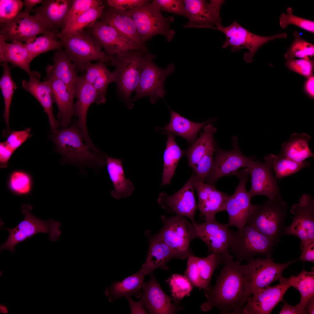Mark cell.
Masks as SVG:
<instances>
[{
  "label": "cell",
  "instance_id": "obj_1",
  "mask_svg": "<svg viewBox=\"0 0 314 314\" xmlns=\"http://www.w3.org/2000/svg\"><path fill=\"white\" fill-rule=\"evenodd\" d=\"M241 262L230 259L224 263L214 287L205 291L207 301L200 310L208 312L216 307L222 313L240 314L246 279Z\"/></svg>",
  "mask_w": 314,
  "mask_h": 314
},
{
  "label": "cell",
  "instance_id": "obj_2",
  "mask_svg": "<svg viewBox=\"0 0 314 314\" xmlns=\"http://www.w3.org/2000/svg\"><path fill=\"white\" fill-rule=\"evenodd\" d=\"M287 208L280 194L261 204L253 205L245 226L253 227L276 246L283 236Z\"/></svg>",
  "mask_w": 314,
  "mask_h": 314
},
{
  "label": "cell",
  "instance_id": "obj_3",
  "mask_svg": "<svg viewBox=\"0 0 314 314\" xmlns=\"http://www.w3.org/2000/svg\"><path fill=\"white\" fill-rule=\"evenodd\" d=\"M52 140L57 151L68 162L80 166L98 167L106 164L107 156L90 151L83 142L79 129L74 125L58 131L52 136Z\"/></svg>",
  "mask_w": 314,
  "mask_h": 314
},
{
  "label": "cell",
  "instance_id": "obj_4",
  "mask_svg": "<svg viewBox=\"0 0 314 314\" xmlns=\"http://www.w3.org/2000/svg\"><path fill=\"white\" fill-rule=\"evenodd\" d=\"M147 52L142 50H129L118 53L112 57L111 65L116 67L115 82L118 94L129 109L133 107L130 97L138 87Z\"/></svg>",
  "mask_w": 314,
  "mask_h": 314
},
{
  "label": "cell",
  "instance_id": "obj_5",
  "mask_svg": "<svg viewBox=\"0 0 314 314\" xmlns=\"http://www.w3.org/2000/svg\"><path fill=\"white\" fill-rule=\"evenodd\" d=\"M32 208L29 204H23L21 208L24 215L22 221L15 228H1L7 230L9 235L6 242L1 245V252L7 249L14 253L17 245L39 233L48 234V238L51 241L58 240L61 233L60 229L61 223L53 219L45 220L39 219L31 213Z\"/></svg>",
  "mask_w": 314,
  "mask_h": 314
},
{
  "label": "cell",
  "instance_id": "obj_6",
  "mask_svg": "<svg viewBox=\"0 0 314 314\" xmlns=\"http://www.w3.org/2000/svg\"><path fill=\"white\" fill-rule=\"evenodd\" d=\"M149 1L128 11L142 42L144 45L148 40L158 34L163 35L168 41H170L175 34L170 27L174 17H165L156 4Z\"/></svg>",
  "mask_w": 314,
  "mask_h": 314
},
{
  "label": "cell",
  "instance_id": "obj_7",
  "mask_svg": "<svg viewBox=\"0 0 314 314\" xmlns=\"http://www.w3.org/2000/svg\"><path fill=\"white\" fill-rule=\"evenodd\" d=\"M297 260L283 264L275 263L271 257L266 258H254L248 260L244 265L246 283L243 295V306L247 299L257 291L270 286L274 281L283 277V271Z\"/></svg>",
  "mask_w": 314,
  "mask_h": 314
},
{
  "label": "cell",
  "instance_id": "obj_8",
  "mask_svg": "<svg viewBox=\"0 0 314 314\" xmlns=\"http://www.w3.org/2000/svg\"><path fill=\"white\" fill-rule=\"evenodd\" d=\"M60 41L78 72H83L85 66L93 61L111 65L112 58L102 51L101 44L89 31L85 29Z\"/></svg>",
  "mask_w": 314,
  "mask_h": 314
},
{
  "label": "cell",
  "instance_id": "obj_9",
  "mask_svg": "<svg viewBox=\"0 0 314 314\" xmlns=\"http://www.w3.org/2000/svg\"><path fill=\"white\" fill-rule=\"evenodd\" d=\"M185 217L177 215L161 217L164 225L154 236L163 241L177 255L178 259H184L192 254L189 246L190 241L196 238V223L194 224Z\"/></svg>",
  "mask_w": 314,
  "mask_h": 314
},
{
  "label": "cell",
  "instance_id": "obj_10",
  "mask_svg": "<svg viewBox=\"0 0 314 314\" xmlns=\"http://www.w3.org/2000/svg\"><path fill=\"white\" fill-rule=\"evenodd\" d=\"M274 246L271 240L251 226H245L236 232L230 230L229 249L231 255L240 262L256 254L271 257Z\"/></svg>",
  "mask_w": 314,
  "mask_h": 314
},
{
  "label": "cell",
  "instance_id": "obj_11",
  "mask_svg": "<svg viewBox=\"0 0 314 314\" xmlns=\"http://www.w3.org/2000/svg\"><path fill=\"white\" fill-rule=\"evenodd\" d=\"M155 57L154 54L149 52L144 55L139 83L135 91V95L131 99L133 103L148 97L151 103L154 104L166 93L164 89V82L166 77L174 72L175 67L170 64L166 69H161L154 62Z\"/></svg>",
  "mask_w": 314,
  "mask_h": 314
},
{
  "label": "cell",
  "instance_id": "obj_12",
  "mask_svg": "<svg viewBox=\"0 0 314 314\" xmlns=\"http://www.w3.org/2000/svg\"><path fill=\"white\" fill-rule=\"evenodd\" d=\"M215 29L221 31L226 36V40L222 45L223 48L230 46L233 52L239 51L242 49H248V51L244 53L243 56L245 61L248 63L252 62L256 52L265 43L278 38H286L288 36L286 32L270 36L257 35L245 28L235 20L228 26H222Z\"/></svg>",
  "mask_w": 314,
  "mask_h": 314
},
{
  "label": "cell",
  "instance_id": "obj_13",
  "mask_svg": "<svg viewBox=\"0 0 314 314\" xmlns=\"http://www.w3.org/2000/svg\"><path fill=\"white\" fill-rule=\"evenodd\" d=\"M291 212L295 216L292 217L290 224L285 227L283 236L292 235L301 240L300 248L314 242V200L310 195L303 194L298 203L294 204Z\"/></svg>",
  "mask_w": 314,
  "mask_h": 314
},
{
  "label": "cell",
  "instance_id": "obj_14",
  "mask_svg": "<svg viewBox=\"0 0 314 314\" xmlns=\"http://www.w3.org/2000/svg\"><path fill=\"white\" fill-rule=\"evenodd\" d=\"M249 175L247 168L237 172L235 175L239 179V183L234 194L229 196L225 205V210L229 215L228 224L238 229L245 226L253 206L246 188Z\"/></svg>",
  "mask_w": 314,
  "mask_h": 314
},
{
  "label": "cell",
  "instance_id": "obj_15",
  "mask_svg": "<svg viewBox=\"0 0 314 314\" xmlns=\"http://www.w3.org/2000/svg\"><path fill=\"white\" fill-rule=\"evenodd\" d=\"M188 22L184 28H215L222 26L220 17L222 0H184Z\"/></svg>",
  "mask_w": 314,
  "mask_h": 314
},
{
  "label": "cell",
  "instance_id": "obj_16",
  "mask_svg": "<svg viewBox=\"0 0 314 314\" xmlns=\"http://www.w3.org/2000/svg\"><path fill=\"white\" fill-rule=\"evenodd\" d=\"M230 226L228 223H219L215 218L196 224V238L201 239L206 244L208 249V255H219L225 261L233 259L229 251Z\"/></svg>",
  "mask_w": 314,
  "mask_h": 314
},
{
  "label": "cell",
  "instance_id": "obj_17",
  "mask_svg": "<svg viewBox=\"0 0 314 314\" xmlns=\"http://www.w3.org/2000/svg\"><path fill=\"white\" fill-rule=\"evenodd\" d=\"M232 140L233 148L231 150L219 149L217 151L213 166L206 179V183L214 185L221 177L235 175L240 168H248L250 162L255 158L254 156L243 155L238 147L237 138L233 137Z\"/></svg>",
  "mask_w": 314,
  "mask_h": 314
},
{
  "label": "cell",
  "instance_id": "obj_18",
  "mask_svg": "<svg viewBox=\"0 0 314 314\" xmlns=\"http://www.w3.org/2000/svg\"><path fill=\"white\" fill-rule=\"evenodd\" d=\"M48 31L35 15L22 11L10 22L0 24V35L5 41L12 42L26 43Z\"/></svg>",
  "mask_w": 314,
  "mask_h": 314
},
{
  "label": "cell",
  "instance_id": "obj_19",
  "mask_svg": "<svg viewBox=\"0 0 314 314\" xmlns=\"http://www.w3.org/2000/svg\"><path fill=\"white\" fill-rule=\"evenodd\" d=\"M278 284L263 289L250 296L242 308L240 314H270L292 286L291 277H283Z\"/></svg>",
  "mask_w": 314,
  "mask_h": 314
},
{
  "label": "cell",
  "instance_id": "obj_20",
  "mask_svg": "<svg viewBox=\"0 0 314 314\" xmlns=\"http://www.w3.org/2000/svg\"><path fill=\"white\" fill-rule=\"evenodd\" d=\"M192 178L177 192L171 195L161 192L158 199V204L168 212L187 217L194 224L197 207L194 194Z\"/></svg>",
  "mask_w": 314,
  "mask_h": 314
},
{
  "label": "cell",
  "instance_id": "obj_21",
  "mask_svg": "<svg viewBox=\"0 0 314 314\" xmlns=\"http://www.w3.org/2000/svg\"><path fill=\"white\" fill-rule=\"evenodd\" d=\"M151 273L150 279L143 283L140 299L149 313L173 314L181 311L179 300L167 295Z\"/></svg>",
  "mask_w": 314,
  "mask_h": 314
},
{
  "label": "cell",
  "instance_id": "obj_22",
  "mask_svg": "<svg viewBox=\"0 0 314 314\" xmlns=\"http://www.w3.org/2000/svg\"><path fill=\"white\" fill-rule=\"evenodd\" d=\"M75 96L77 100L74 104V113L78 118L76 123L77 126L82 134L85 144L89 149L94 151L96 147L88 135L86 119L90 106L94 103L99 104L98 93L92 85L81 75L80 76L77 84Z\"/></svg>",
  "mask_w": 314,
  "mask_h": 314
},
{
  "label": "cell",
  "instance_id": "obj_23",
  "mask_svg": "<svg viewBox=\"0 0 314 314\" xmlns=\"http://www.w3.org/2000/svg\"><path fill=\"white\" fill-rule=\"evenodd\" d=\"M264 160V162L253 160L247 168L251 175V185L248 193L251 198L254 196L261 195L271 199L280 194L266 156Z\"/></svg>",
  "mask_w": 314,
  "mask_h": 314
},
{
  "label": "cell",
  "instance_id": "obj_24",
  "mask_svg": "<svg viewBox=\"0 0 314 314\" xmlns=\"http://www.w3.org/2000/svg\"><path fill=\"white\" fill-rule=\"evenodd\" d=\"M88 28V31L104 49L107 55L110 57L122 51L131 50H144L114 28L106 25L98 20L91 27Z\"/></svg>",
  "mask_w": 314,
  "mask_h": 314
},
{
  "label": "cell",
  "instance_id": "obj_25",
  "mask_svg": "<svg viewBox=\"0 0 314 314\" xmlns=\"http://www.w3.org/2000/svg\"><path fill=\"white\" fill-rule=\"evenodd\" d=\"M73 0H45L31 12L48 31L58 33L64 24Z\"/></svg>",
  "mask_w": 314,
  "mask_h": 314
},
{
  "label": "cell",
  "instance_id": "obj_26",
  "mask_svg": "<svg viewBox=\"0 0 314 314\" xmlns=\"http://www.w3.org/2000/svg\"><path fill=\"white\" fill-rule=\"evenodd\" d=\"M29 75V80L23 81L22 87L34 96L42 106L48 117L51 131L54 134L58 131L59 124L53 115V103L54 102L50 84L47 81H40L41 75L38 72H32Z\"/></svg>",
  "mask_w": 314,
  "mask_h": 314
},
{
  "label": "cell",
  "instance_id": "obj_27",
  "mask_svg": "<svg viewBox=\"0 0 314 314\" xmlns=\"http://www.w3.org/2000/svg\"><path fill=\"white\" fill-rule=\"evenodd\" d=\"M98 19L104 24L114 28L142 49L147 51L128 11L117 10L108 5L105 6Z\"/></svg>",
  "mask_w": 314,
  "mask_h": 314
},
{
  "label": "cell",
  "instance_id": "obj_28",
  "mask_svg": "<svg viewBox=\"0 0 314 314\" xmlns=\"http://www.w3.org/2000/svg\"><path fill=\"white\" fill-rule=\"evenodd\" d=\"M44 79L49 82L52 88L53 102L59 110V125L65 128L74 115L73 102L75 97L65 84L52 75L47 74Z\"/></svg>",
  "mask_w": 314,
  "mask_h": 314
},
{
  "label": "cell",
  "instance_id": "obj_29",
  "mask_svg": "<svg viewBox=\"0 0 314 314\" xmlns=\"http://www.w3.org/2000/svg\"><path fill=\"white\" fill-rule=\"evenodd\" d=\"M53 65L48 64L46 71L63 83L75 96L80 76L76 67L65 50L61 49L54 53Z\"/></svg>",
  "mask_w": 314,
  "mask_h": 314
},
{
  "label": "cell",
  "instance_id": "obj_30",
  "mask_svg": "<svg viewBox=\"0 0 314 314\" xmlns=\"http://www.w3.org/2000/svg\"><path fill=\"white\" fill-rule=\"evenodd\" d=\"M178 259L176 254L163 241L154 235L149 239V246L145 263L140 270L146 275L160 268L168 270L167 262L170 259Z\"/></svg>",
  "mask_w": 314,
  "mask_h": 314
},
{
  "label": "cell",
  "instance_id": "obj_31",
  "mask_svg": "<svg viewBox=\"0 0 314 314\" xmlns=\"http://www.w3.org/2000/svg\"><path fill=\"white\" fill-rule=\"evenodd\" d=\"M106 64L102 61L90 63L84 67V74L82 75L97 92L99 104L106 102L108 86L110 83L115 81L114 72L110 71Z\"/></svg>",
  "mask_w": 314,
  "mask_h": 314
},
{
  "label": "cell",
  "instance_id": "obj_32",
  "mask_svg": "<svg viewBox=\"0 0 314 314\" xmlns=\"http://www.w3.org/2000/svg\"><path fill=\"white\" fill-rule=\"evenodd\" d=\"M26 47L25 43L6 42L0 35V62L10 63L19 67L29 75L32 72L30 65L34 58Z\"/></svg>",
  "mask_w": 314,
  "mask_h": 314
},
{
  "label": "cell",
  "instance_id": "obj_33",
  "mask_svg": "<svg viewBox=\"0 0 314 314\" xmlns=\"http://www.w3.org/2000/svg\"><path fill=\"white\" fill-rule=\"evenodd\" d=\"M106 160L108 172L114 188L111 195L119 199L130 195L134 185L129 179L125 178L122 159L107 156Z\"/></svg>",
  "mask_w": 314,
  "mask_h": 314
},
{
  "label": "cell",
  "instance_id": "obj_34",
  "mask_svg": "<svg viewBox=\"0 0 314 314\" xmlns=\"http://www.w3.org/2000/svg\"><path fill=\"white\" fill-rule=\"evenodd\" d=\"M145 274L140 270L133 274L120 281L114 282L104 291L112 302L122 297L135 295L138 297L141 295L140 289L144 283Z\"/></svg>",
  "mask_w": 314,
  "mask_h": 314
},
{
  "label": "cell",
  "instance_id": "obj_35",
  "mask_svg": "<svg viewBox=\"0 0 314 314\" xmlns=\"http://www.w3.org/2000/svg\"><path fill=\"white\" fill-rule=\"evenodd\" d=\"M171 119L169 124L163 128L167 132L181 136L189 142H193L200 130L207 124L215 121V119L202 123L192 122L171 109Z\"/></svg>",
  "mask_w": 314,
  "mask_h": 314
},
{
  "label": "cell",
  "instance_id": "obj_36",
  "mask_svg": "<svg viewBox=\"0 0 314 314\" xmlns=\"http://www.w3.org/2000/svg\"><path fill=\"white\" fill-rule=\"evenodd\" d=\"M311 140L305 133H292L288 141L283 143L280 154L296 162L301 163L314 156L308 142Z\"/></svg>",
  "mask_w": 314,
  "mask_h": 314
},
{
  "label": "cell",
  "instance_id": "obj_37",
  "mask_svg": "<svg viewBox=\"0 0 314 314\" xmlns=\"http://www.w3.org/2000/svg\"><path fill=\"white\" fill-rule=\"evenodd\" d=\"M229 196L214 186L198 197L197 206L205 220L215 219L216 213L225 210Z\"/></svg>",
  "mask_w": 314,
  "mask_h": 314
},
{
  "label": "cell",
  "instance_id": "obj_38",
  "mask_svg": "<svg viewBox=\"0 0 314 314\" xmlns=\"http://www.w3.org/2000/svg\"><path fill=\"white\" fill-rule=\"evenodd\" d=\"M167 132V140L163 155L164 165L161 186L170 183L177 164L185 153L177 145L173 134Z\"/></svg>",
  "mask_w": 314,
  "mask_h": 314
},
{
  "label": "cell",
  "instance_id": "obj_39",
  "mask_svg": "<svg viewBox=\"0 0 314 314\" xmlns=\"http://www.w3.org/2000/svg\"><path fill=\"white\" fill-rule=\"evenodd\" d=\"M105 6H94L81 15L71 24L58 33V38L62 40L69 36L79 33L86 28L91 27L100 17Z\"/></svg>",
  "mask_w": 314,
  "mask_h": 314
},
{
  "label": "cell",
  "instance_id": "obj_40",
  "mask_svg": "<svg viewBox=\"0 0 314 314\" xmlns=\"http://www.w3.org/2000/svg\"><path fill=\"white\" fill-rule=\"evenodd\" d=\"M216 131L211 123L206 124L200 136L186 151L189 165L192 169L214 143L213 136Z\"/></svg>",
  "mask_w": 314,
  "mask_h": 314
},
{
  "label": "cell",
  "instance_id": "obj_41",
  "mask_svg": "<svg viewBox=\"0 0 314 314\" xmlns=\"http://www.w3.org/2000/svg\"><path fill=\"white\" fill-rule=\"evenodd\" d=\"M270 161L272 172H274L275 177L278 179L295 173L310 165L307 160L299 163L280 154L277 156L270 154Z\"/></svg>",
  "mask_w": 314,
  "mask_h": 314
},
{
  "label": "cell",
  "instance_id": "obj_42",
  "mask_svg": "<svg viewBox=\"0 0 314 314\" xmlns=\"http://www.w3.org/2000/svg\"><path fill=\"white\" fill-rule=\"evenodd\" d=\"M56 33L55 32H47L25 43V46L34 58L49 51L58 50L63 44L60 40H58Z\"/></svg>",
  "mask_w": 314,
  "mask_h": 314
},
{
  "label": "cell",
  "instance_id": "obj_43",
  "mask_svg": "<svg viewBox=\"0 0 314 314\" xmlns=\"http://www.w3.org/2000/svg\"><path fill=\"white\" fill-rule=\"evenodd\" d=\"M290 277L292 286L297 289L301 295L300 301L297 305L305 309L308 301L314 297V271L308 272L303 269L297 276Z\"/></svg>",
  "mask_w": 314,
  "mask_h": 314
},
{
  "label": "cell",
  "instance_id": "obj_44",
  "mask_svg": "<svg viewBox=\"0 0 314 314\" xmlns=\"http://www.w3.org/2000/svg\"><path fill=\"white\" fill-rule=\"evenodd\" d=\"M199 281V288L208 290L211 279L215 269L220 264L224 263L225 260L216 254L208 255L205 258L196 257Z\"/></svg>",
  "mask_w": 314,
  "mask_h": 314
},
{
  "label": "cell",
  "instance_id": "obj_45",
  "mask_svg": "<svg viewBox=\"0 0 314 314\" xmlns=\"http://www.w3.org/2000/svg\"><path fill=\"white\" fill-rule=\"evenodd\" d=\"M3 72L0 79V88L5 103L4 119L6 123L7 130L10 131L9 117L10 106L12 98L15 91L17 88L13 80L11 74V67L7 63H1Z\"/></svg>",
  "mask_w": 314,
  "mask_h": 314
},
{
  "label": "cell",
  "instance_id": "obj_46",
  "mask_svg": "<svg viewBox=\"0 0 314 314\" xmlns=\"http://www.w3.org/2000/svg\"><path fill=\"white\" fill-rule=\"evenodd\" d=\"M293 34L294 39L284 55L286 60H292L296 58H311L314 55V45L304 40L297 31H294Z\"/></svg>",
  "mask_w": 314,
  "mask_h": 314
},
{
  "label": "cell",
  "instance_id": "obj_47",
  "mask_svg": "<svg viewBox=\"0 0 314 314\" xmlns=\"http://www.w3.org/2000/svg\"><path fill=\"white\" fill-rule=\"evenodd\" d=\"M166 281L170 286L172 296L179 301L188 296L193 288V286L185 275L173 274Z\"/></svg>",
  "mask_w": 314,
  "mask_h": 314
},
{
  "label": "cell",
  "instance_id": "obj_48",
  "mask_svg": "<svg viewBox=\"0 0 314 314\" xmlns=\"http://www.w3.org/2000/svg\"><path fill=\"white\" fill-rule=\"evenodd\" d=\"M293 9L289 7L287 9L286 13L281 14L279 20L280 27L286 29L289 25L293 24L313 34L314 22L296 16L293 14Z\"/></svg>",
  "mask_w": 314,
  "mask_h": 314
},
{
  "label": "cell",
  "instance_id": "obj_49",
  "mask_svg": "<svg viewBox=\"0 0 314 314\" xmlns=\"http://www.w3.org/2000/svg\"><path fill=\"white\" fill-rule=\"evenodd\" d=\"M102 2L100 0H73L65 18L63 29L90 8L95 6L103 5Z\"/></svg>",
  "mask_w": 314,
  "mask_h": 314
},
{
  "label": "cell",
  "instance_id": "obj_50",
  "mask_svg": "<svg viewBox=\"0 0 314 314\" xmlns=\"http://www.w3.org/2000/svg\"><path fill=\"white\" fill-rule=\"evenodd\" d=\"M24 2L20 0H0V24L8 23L22 11Z\"/></svg>",
  "mask_w": 314,
  "mask_h": 314
},
{
  "label": "cell",
  "instance_id": "obj_51",
  "mask_svg": "<svg viewBox=\"0 0 314 314\" xmlns=\"http://www.w3.org/2000/svg\"><path fill=\"white\" fill-rule=\"evenodd\" d=\"M9 185L11 189L16 193L19 195L26 194L31 188V179L27 173L15 172L11 175Z\"/></svg>",
  "mask_w": 314,
  "mask_h": 314
},
{
  "label": "cell",
  "instance_id": "obj_52",
  "mask_svg": "<svg viewBox=\"0 0 314 314\" xmlns=\"http://www.w3.org/2000/svg\"><path fill=\"white\" fill-rule=\"evenodd\" d=\"M215 149L214 143L192 169L195 176L201 181H204L212 168L214 162L213 156Z\"/></svg>",
  "mask_w": 314,
  "mask_h": 314
},
{
  "label": "cell",
  "instance_id": "obj_53",
  "mask_svg": "<svg viewBox=\"0 0 314 314\" xmlns=\"http://www.w3.org/2000/svg\"><path fill=\"white\" fill-rule=\"evenodd\" d=\"M285 65L290 70L308 78L313 75L314 60L311 58L286 61Z\"/></svg>",
  "mask_w": 314,
  "mask_h": 314
},
{
  "label": "cell",
  "instance_id": "obj_54",
  "mask_svg": "<svg viewBox=\"0 0 314 314\" xmlns=\"http://www.w3.org/2000/svg\"><path fill=\"white\" fill-rule=\"evenodd\" d=\"M160 10L182 16L187 18L184 0H154L152 1Z\"/></svg>",
  "mask_w": 314,
  "mask_h": 314
},
{
  "label": "cell",
  "instance_id": "obj_55",
  "mask_svg": "<svg viewBox=\"0 0 314 314\" xmlns=\"http://www.w3.org/2000/svg\"><path fill=\"white\" fill-rule=\"evenodd\" d=\"M31 128H28L22 131H13L5 142L14 151L31 136Z\"/></svg>",
  "mask_w": 314,
  "mask_h": 314
},
{
  "label": "cell",
  "instance_id": "obj_56",
  "mask_svg": "<svg viewBox=\"0 0 314 314\" xmlns=\"http://www.w3.org/2000/svg\"><path fill=\"white\" fill-rule=\"evenodd\" d=\"M196 256L193 254L188 258L187 267L185 275L192 285L199 288V281L198 269L196 262Z\"/></svg>",
  "mask_w": 314,
  "mask_h": 314
},
{
  "label": "cell",
  "instance_id": "obj_57",
  "mask_svg": "<svg viewBox=\"0 0 314 314\" xmlns=\"http://www.w3.org/2000/svg\"><path fill=\"white\" fill-rule=\"evenodd\" d=\"M149 1L148 0H107L108 5L117 10L129 11Z\"/></svg>",
  "mask_w": 314,
  "mask_h": 314
},
{
  "label": "cell",
  "instance_id": "obj_58",
  "mask_svg": "<svg viewBox=\"0 0 314 314\" xmlns=\"http://www.w3.org/2000/svg\"><path fill=\"white\" fill-rule=\"evenodd\" d=\"M0 148L1 165L2 167H6L8 165V161L14 151L6 144L5 142L0 143Z\"/></svg>",
  "mask_w": 314,
  "mask_h": 314
},
{
  "label": "cell",
  "instance_id": "obj_59",
  "mask_svg": "<svg viewBox=\"0 0 314 314\" xmlns=\"http://www.w3.org/2000/svg\"><path fill=\"white\" fill-rule=\"evenodd\" d=\"M301 256L297 261H300L304 263L306 262L314 263V242L309 244L301 250Z\"/></svg>",
  "mask_w": 314,
  "mask_h": 314
},
{
  "label": "cell",
  "instance_id": "obj_60",
  "mask_svg": "<svg viewBox=\"0 0 314 314\" xmlns=\"http://www.w3.org/2000/svg\"><path fill=\"white\" fill-rule=\"evenodd\" d=\"M283 305L279 313V314H307L305 309L302 308L297 305H291L283 300Z\"/></svg>",
  "mask_w": 314,
  "mask_h": 314
},
{
  "label": "cell",
  "instance_id": "obj_61",
  "mask_svg": "<svg viewBox=\"0 0 314 314\" xmlns=\"http://www.w3.org/2000/svg\"><path fill=\"white\" fill-rule=\"evenodd\" d=\"M131 297L128 296L125 297L129 303L131 314H147L144 308V305L142 301L140 300L138 302H134L132 299Z\"/></svg>",
  "mask_w": 314,
  "mask_h": 314
},
{
  "label": "cell",
  "instance_id": "obj_62",
  "mask_svg": "<svg viewBox=\"0 0 314 314\" xmlns=\"http://www.w3.org/2000/svg\"><path fill=\"white\" fill-rule=\"evenodd\" d=\"M42 0H24L23 1L25 6L24 13L30 14V13L33 9V8L36 5L42 3Z\"/></svg>",
  "mask_w": 314,
  "mask_h": 314
},
{
  "label": "cell",
  "instance_id": "obj_63",
  "mask_svg": "<svg viewBox=\"0 0 314 314\" xmlns=\"http://www.w3.org/2000/svg\"><path fill=\"white\" fill-rule=\"evenodd\" d=\"M314 76L307 78L305 85V89L308 95L312 98L314 97Z\"/></svg>",
  "mask_w": 314,
  "mask_h": 314
},
{
  "label": "cell",
  "instance_id": "obj_64",
  "mask_svg": "<svg viewBox=\"0 0 314 314\" xmlns=\"http://www.w3.org/2000/svg\"><path fill=\"white\" fill-rule=\"evenodd\" d=\"M304 308L307 314H314V297L308 301Z\"/></svg>",
  "mask_w": 314,
  "mask_h": 314
}]
</instances>
